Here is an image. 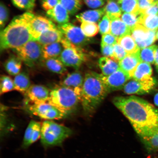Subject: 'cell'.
<instances>
[{"instance_id": "19", "label": "cell", "mask_w": 158, "mask_h": 158, "mask_svg": "<svg viewBox=\"0 0 158 158\" xmlns=\"http://www.w3.org/2000/svg\"><path fill=\"white\" fill-rule=\"evenodd\" d=\"M64 38V35L56 27L44 31L36 41L43 46L60 42Z\"/></svg>"}, {"instance_id": "50", "label": "cell", "mask_w": 158, "mask_h": 158, "mask_svg": "<svg viewBox=\"0 0 158 158\" xmlns=\"http://www.w3.org/2000/svg\"><path fill=\"white\" fill-rule=\"evenodd\" d=\"M154 5L157 4L158 3V0H151Z\"/></svg>"}, {"instance_id": "46", "label": "cell", "mask_w": 158, "mask_h": 158, "mask_svg": "<svg viewBox=\"0 0 158 158\" xmlns=\"http://www.w3.org/2000/svg\"><path fill=\"white\" fill-rule=\"evenodd\" d=\"M88 7L91 8H97L104 5L106 0H84Z\"/></svg>"}, {"instance_id": "45", "label": "cell", "mask_w": 158, "mask_h": 158, "mask_svg": "<svg viewBox=\"0 0 158 158\" xmlns=\"http://www.w3.org/2000/svg\"><path fill=\"white\" fill-rule=\"evenodd\" d=\"M101 51L104 56L114 59L113 45L101 44Z\"/></svg>"}, {"instance_id": "47", "label": "cell", "mask_w": 158, "mask_h": 158, "mask_svg": "<svg viewBox=\"0 0 158 158\" xmlns=\"http://www.w3.org/2000/svg\"><path fill=\"white\" fill-rule=\"evenodd\" d=\"M143 15H158V6L157 4L154 5L145 11Z\"/></svg>"}, {"instance_id": "25", "label": "cell", "mask_w": 158, "mask_h": 158, "mask_svg": "<svg viewBox=\"0 0 158 158\" xmlns=\"http://www.w3.org/2000/svg\"><path fill=\"white\" fill-rule=\"evenodd\" d=\"M13 81L15 90L24 94L31 85L28 74L24 72H21L15 76Z\"/></svg>"}, {"instance_id": "3", "label": "cell", "mask_w": 158, "mask_h": 158, "mask_svg": "<svg viewBox=\"0 0 158 158\" xmlns=\"http://www.w3.org/2000/svg\"><path fill=\"white\" fill-rule=\"evenodd\" d=\"M102 80L101 74L87 73L84 78L81 102L87 113H91L101 103L109 93Z\"/></svg>"}, {"instance_id": "41", "label": "cell", "mask_w": 158, "mask_h": 158, "mask_svg": "<svg viewBox=\"0 0 158 158\" xmlns=\"http://www.w3.org/2000/svg\"><path fill=\"white\" fill-rule=\"evenodd\" d=\"M114 59L119 62L127 56L128 54L121 45L117 44L113 45Z\"/></svg>"}, {"instance_id": "38", "label": "cell", "mask_w": 158, "mask_h": 158, "mask_svg": "<svg viewBox=\"0 0 158 158\" xmlns=\"http://www.w3.org/2000/svg\"><path fill=\"white\" fill-rule=\"evenodd\" d=\"M143 14L124 13L122 15L121 19L131 29L138 24H139V19L140 16Z\"/></svg>"}, {"instance_id": "7", "label": "cell", "mask_w": 158, "mask_h": 158, "mask_svg": "<svg viewBox=\"0 0 158 158\" xmlns=\"http://www.w3.org/2000/svg\"><path fill=\"white\" fill-rule=\"evenodd\" d=\"M13 50L23 62L29 67L34 66L43 60V45L37 41H29Z\"/></svg>"}, {"instance_id": "44", "label": "cell", "mask_w": 158, "mask_h": 158, "mask_svg": "<svg viewBox=\"0 0 158 158\" xmlns=\"http://www.w3.org/2000/svg\"><path fill=\"white\" fill-rule=\"evenodd\" d=\"M41 6L45 10L48 11L54 8L60 2V0H40Z\"/></svg>"}, {"instance_id": "13", "label": "cell", "mask_w": 158, "mask_h": 158, "mask_svg": "<svg viewBox=\"0 0 158 158\" xmlns=\"http://www.w3.org/2000/svg\"><path fill=\"white\" fill-rule=\"evenodd\" d=\"M101 77L110 92L123 89L128 81L131 79L120 68L110 76H105L101 74Z\"/></svg>"}, {"instance_id": "15", "label": "cell", "mask_w": 158, "mask_h": 158, "mask_svg": "<svg viewBox=\"0 0 158 158\" xmlns=\"http://www.w3.org/2000/svg\"><path fill=\"white\" fill-rule=\"evenodd\" d=\"M84 78L78 72L69 73L60 81L59 85L71 89L76 93L81 101Z\"/></svg>"}, {"instance_id": "22", "label": "cell", "mask_w": 158, "mask_h": 158, "mask_svg": "<svg viewBox=\"0 0 158 158\" xmlns=\"http://www.w3.org/2000/svg\"><path fill=\"white\" fill-rule=\"evenodd\" d=\"M98 63L102 74L105 76H110L120 68L118 61L108 57H102Z\"/></svg>"}, {"instance_id": "11", "label": "cell", "mask_w": 158, "mask_h": 158, "mask_svg": "<svg viewBox=\"0 0 158 158\" xmlns=\"http://www.w3.org/2000/svg\"><path fill=\"white\" fill-rule=\"evenodd\" d=\"M157 31L150 30L138 24L131 29V34L139 48L143 49L151 46L155 42Z\"/></svg>"}, {"instance_id": "20", "label": "cell", "mask_w": 158, "mask_h": 158, "mask_svg": "<svg viewBox=\"0 0 158 158\" xmlns=\"http://www.w3.org/2000/svg\"><path fill=\"white\" fill-rule=\"evenodd\" d=\"M152 71L151 64L141 62L134 70L132 79L141 81L152 80L154 78L152 77Z\"/></svg>"}, {"instance_id": "2", "label": "cell", "mask_w": 158, "mask_h": 158, "mask_svg": "<svg viewBox=\"0 0 158 158\" xmlns=\"http://www.w3.org/2000/svg\"><path fill=\"white\" fill-rule=\"evenodd\" d=\"M31 40H34L24 13L14 18L9 24L1 31V52L19 48Z\"/></svg>"}, {"instance_id": "36", "label": "cell", "mask_w": 158, "mask_h": 158, "mask_svg": "<svg viewBox=\"0 0 158 158\" xmlns=\"http://www.w3.org/2000/svg\"><path fill=\"white\" fill-rule=\"evenodd\" d=\"M81 28L86 36L92 37L95 36L98 32L99 27L95 23L83 22Z\"/></svg>"}, {"instance_id": "40", "label": "cell", "mask_w": 158, "mask_h": 158, "mask_svg": "<svg viewBox=\"0 0 158 158\" xmlns=\"http://www.w3.org/2000/svg\"><path fill=\"white\" fill-rule=\"evenodd\" d=\"M110 23L111 21H110V19L108 16H104L98 24L99 29L101 34L104 35L110 33Z\"/></svg>"}, {"instance_id": "53", "label": "cell", "mask_w": 158, "mask_h": 158, "mask_svg": "<svg viewBox=\"0 0 158 158\" xmlns=\"http://www.w3.org/2000/svg\"><path fill=\"white\" fill-rule=\"evenodd\" d=\"M157 5L158 6V3H157Z\"/></svg>"}, {"instance_id": "10", "label": "cell", "mask_w": 158, "mask_h": 158, "mask_svg": "<svg viewBox=\"0 0 158 158\" xmlns=\"http://www.w3.org/2000/svg\"><path fill=\"white\" fill-rule=\"evenodd\" d=\"M57 27L65 39L77 46L82 47L88 44L90 41L85 35L81 28L72 23L58 25Z\"/></svg>"}, {"instance_id": "35", "label": "cell", "mask_w": 158, "mask_h": 158, "mask_svg": "<svg viewBox=\"0 0 158 158\" xmlns=\"http://www.w3.org/2000/svg\"><path fill=\"white\" fill-rule=\"evenodd\" d=\"M15 90L14 81L9 76L2 75L0 79V94L1 95Z\"/></svg>"}, {"instance_id": "37", "label": "cell", "mask_w": 158, "mask_h": 158, "mask_svg": "<svg viewBox=\"0 0 158 158\" xmlns=\"http://www.w3.org/2000/svg\"><path fill=\"white\" fill-rule=\"evenodd\" d=\"M15 6L21 10L31 12L35 6L36 0H11Z\"/></svg>"}, {"instance_id": "27", "label": "cell", "mask_w": 158, "mask_h": 158, "mask_svg": "<svg viewBox=\"0 0 158 158\" xmlns=\"http://www.w3.org/2000/svg\"><path fill=\"white\" fill-rule=\"evenodd\" d=\"M45 66L51 72L60 75L64 74L67 72L66 67L59 58H53L42 60Z\"/></svg>"}, {"instance_id": "5", "label": "cell", "mask_w": 158, "mask_h": 158, "mask_svg": "<svg viewBox=\"0 0 158 158\" xmlns=\"http://www.w3.org/2000/svg\"><path fill=\"white\" fill-rule=\"evenodd\" d=\"M80 101V98L73 90L59 85L50 91L47 103L67 115L76 109Z\"/></svg>"}, {"instance_id": "32", "label": "cell", "mask_w": 158, "mask_h": 158, "mask_svg": "<svg viewBox=\"0 0 158 158\" xmlns=\"http://www.w3.org/2000/svg\"><path fill=\"white\" fill-rule=\"evenodd\" d=\"M141 139L144 147L149 152H155L158 151V131Z\"/></svg>"}, {"instance_id": "51", "label": "cell", "mask_w": 158, "mask_h": 158, "mask_svg": "<svg viewBox=\"0 0 158 158\" xmlns=\"http://www.w3.org/2000/svg\"><path fill=\"white\" fill-rule=\"evenodd\" d=\"M156 39L158 40V30L156 32Z\"/></svg>"}, {"instance_id": "29", "label": "cell", "mask_w": 158, "mask_h": 158, "mask_svg": "<svg viewBox=\"0 0 158 158\" xmlns=\"http://www.w3.org/2000/svg\"><path fill=\"white\" fill-rule=\"evenodd\" d=\"M158 46L153 45L147 48L140 49L139 54L141 62L150 64L155 63V53Z\"/></svg>"}, {"instance_id": "4", "label": "cell", "mask_w": 158, "mask_h": 158, "mask_svg": "<svg viewBox=\"0 0 158 158\" xmlns=\"http://www.w3.org/2000/svg\"><path fill=\"white\" fill-rule=\"evenodd\" d=\"M70 128L52 120H45L41 124V142L45 148L59 147L72 135Z\"/></svg>"}, {"instance_id": "17", "label": "cell", "mask_w": 158, "mask_h": 158, "mask_svg": "<svg viewBox=\"0 0 158 158\" xmlns=\"http://www.w3.org/2000/svg\"><path fill=\"white\" fill-rule=\"evenodd\" d=\"M69 14L59 2L52 9L47 11L46 15L51 20L58 23L59 25H62L69 23Z\"/></svg>"}, {"instance_id": "33", "label": "cell", "mask_w": 158, "mask_h": 158, "mask_svg": "<svg viewBox=\"0 0 158 158\" xmlns=\"http://www.w3.org/2000/svg\"><path fill=\"white\" fill-rule=\"evenodd\" d=\"M84 0H60V3L68 12L74 15L81 8Z\"/></svg>"}, {"instance_id": "30", "label": "cell", "mask_w": 158, "mask_h": 158, "mask_svg": "<svg viewBox=\"0 0 158 158\" xmlns=\"http://www.w3.org/2000/svg\"><path fill=\"white\" fill-rule=\"evenodd\" d=\"M104 8L105 11L110 20L119 18L122 14V10L118 3L114 0H108Z\"/></svg>"}, {"instance_id": "52", "label": "cell", "mask_w": 158, "mask_h": 158, "mask_svg": "<svg viewBox=\"0 0 158 158\" xmlns=\"http://www.w3.org/2000/svg\"><path fill=\"white\" fill-rule=\"evenodd\" d=\"M118 1H123V0H118Z\"/></svg>"}, {"instance_id": "12", "label": "cell", "mask_w": 158, "mask_h": 158, "mask_svg": "<svg viewBox=\"0 0 158 158\" xmlns=\"http://www.w3.org/2000/svg\"><path fill=\"white\" fill-rule=\"evenodd\" d=\"M49 94L50 91L45 86L39 85H31L24 94L25 103L27 106L47 103Z\"/></svg>"}, {"instance_id": "6", "label": "cell", "mask_w": 158, "mask_h": 158, "mask_svg": "<svg viewBox=\"0 0 158 158\" xmlns=\"http://www.w3.org/2000/svg\"><path fill=\"white\" fill-rule=\"evenodd\" d=\"M60 43L64 49L59 59L65 66L77 70L86 60L87 55L85 51L69 42L64 37Z\"/></svg>"}, {"instance_id": "31", "label": "cell", "mask_w": 158, "mask_h": 158, "mask_svg": "<svg viewBox=\"0 0 158 158\" xmlns=\"http://www.w3.org/2000/svg\"><path fill=\"white\" fill-rule=\"evenodd\" d=\"M139 24L150 30L157 31L158 29V15H142L139 18Z\"/></svg>"}, {"instance_id": "16", "label": "cell", "mask_w": 158, "mask_h": 158, "mask_svg": "<svg viewBox=\"0 0 158 158\" xmlns=\"http://www.w3.org/2000/svg\"><path fill=\"white\" fill-rule=\"evenodd\" d=\"M41 124L39 122L31 120L25 130L22 147L26 149L37 141L41 137Z\"/></svg>"}, {"instance_id": "18", "label": "cell", "mask_w": 158, "mask_h": 158, "mask_svg": "<svg viewBox=\"0 0 158 158\" xmlns=\"http://www.w3.org/2000/svg\"><path fill=\"white\" fill-rule=\"evenodd\" d=\"M139 52V51L133 54H128L118 62L120 68L129 75L131 79L134 70L139 63L141 62Z\"/></svg>"}, {"instance_id": "42", "label": "cell", "mask_w": 158, "mask_h": 158, "mask_svg": "<svg viewBox=\"0 0 158 158\" xmlns=\"http://www.w3.org/2000/svg\"><path fill=\"white\" fill-rule=\"evenodd\" d=\"M118 40L113 35L108 33L102 35L101 44L114 45L117 43Z\"/></svg>"}, {"instance_id": "28", "label": "cell", "mask_w": 158, "mask_h": 158, "mask_svg": "<svg viewBox=\"0 0 158 158\" xmlns=\"http://www.w3.org/2000/svg\"><path fill=\"white\" fill-rule=\"evenodd\" d=\"M118 43L123 47L128 54L137 52L139 50L135 41L130 35H126L118 39Z\"/></svg>"}, {"instance_id": "8", "label": "cell", "mask_w": 158, "mask_h": 158, "mask_svg": "<svg viewBox=\"0 0 158 158\" xmlns=\"http://www.w3.org/2000/svg\"><path fill=\"white\" fill-rule=\"evenodd\" d=\"M27 110L31 114L45 120L62 119L66 114L48 103L27 105Z\"/></svg>"}, {"instance_id": "43", "label": "cell", "mask_w": 158, "mask_h": 158, "mask_svg": "<svg viewBox=\"0 0 158 158\" xmlns=\"http://www.w3.org/2000/svg\"><path fill=\"white\" fill-rule=\"evenodd\" d=\"M139 12L143 14L145 11L154 5L151 0H138Z\"/></svg>"}, {"instance_id": "9", "label": "cell", "mask_w": 158, "mask_h": 158, "mask_svg": "<svg viewBox=\"0 0 158 158\" xmlns=\"http://www.w3.org/2000/svg\"><path fill=\"white\" fill-rule=\"evenodd\" d=\"M31 35L34 40H37L42 33L49 28L56 27L50 19L31 12L25 13Z\"/></svg>"}, {"instance_id": "1", "label": "cell", "mask_w": 158, "mask_h": 158, "mask_svg": "<svg viewBox=\"0 0 158 158\" xmlns=\"http://www.w3.org/2000/svg\"><path fill=\"white\" fill-rule=\"evenodd\" d=\"M113 103L127 118L141 139L158 131V110L149 102L131 96L116 97Z\"/></svg>"}, {"instance_id": "14", "label": "cell", "mask_w": 158, "mask_h": 158, "mask_svg": "<svg viewBox=\"0 0 158 158\" xmlns=\"http://www.w3.org/2000/svg\"><path fill=\"white\" fill-rule=\"evenodd\" d=\"M131 79L128 81L123 89L124 92L128 94L141 95L148 93L155 87L157 84L155 78L143 81Z\"/></svg>"}, {"instance_id": "24", "label": "cell", "mask_w": 158, "mask_h": 158, "mask_svg": "<svg viewBox=\"0 0 158 158\" xmlns=\"http://www.w3.org/2000/svg\"><path fill=\"white\" fill-rule=\"evenodd\" d=\"M105 13L104 8L98 10H90L77 15L76 19L81 23L87 22L95 23L99 21Z\"/></svg>"}, {"instance_id": "21", "label": "cell", "mask_w": 158, "mask_h": 158, "mask_svg": "<svg viewBox=\"0 0 158 158\" xmlns=\"http://www.w3.org/2000/svg\"><path fill=\"white\" fill-rule=\"evenodd\" d=\"M110 34L118 40L126 35L131 34V28L120 18L110 20Z\"/></svg>"}, {"instance_id": "26", "label": "cell", "mask_w": 158, "mask_h": 158, "mask_svg": "<svg viewBox=\"0 0 158 158\" xmlns=\"http://www.w3.org/2000/svg\"><path fill=\"white\" fill-rule=\"evenodd\" d=\"M60 42L43 46V60L50 58H59L63 50Z\"/></svg>"}, {"instance_id": "48", "label": "cell", "mask_w": 158, "mask_h": 158, "mask_svg": "<svg viewBox=\"0 0 158 158\" xmlns=\"http://www.w3.org/2000/svg\"><path fill=\"white\" fill-rule=\"evenodd\" d=\"M155 64L156 69L158 72V46L155 53Z\"/></svg>"}, {"instance_id": "23", "label": "cell", "mask_w": 158, "mask_h": 158, "mask_svg": "<svg viewBox=\"0 0 158 158\" xmlns=\"http://www.w3.org/2000/svg\"><path fill=\"white\" fill-rule=\"evenodd\" d=\"M22 62L17 55H12L6 60L4 66L8 73L15 76L21 72Z\"/></svg>"}, {"instance_id": "39", "label": "cell", "mask_w": 158, "mask_h": 158, "mask_svg": "<svg viewBox=\"0 0 158 158\" xmlns=\"http://www.w3.org/2000/svg\"><path fill=\"white\" fill-rule=\"evenodd\" d=\"M8 8L3 2L0 3V29L1 31L5 28L6 24L9 19Z\"/></svg>"}, {"instance_id": "49", "label": "cell", "mask_w": 158, "mask_h": 158, "mask_svg": "<svg viewBox=\"0 0 158 158\" xmlns=\"http://www.w3.org/2000/svg\"><path fill=\"white\" fill-rule=\"evenodd\" d=\"M154 102L156 105L158 106V92L154 97Z\"/></svg>"}, {"instance_id": "34", "label": "cell", "mask_w": 158, "mask_h": 158, "mask_svg": "<svg viewBox=\"0 0 158 158\" xmlns=\"http://www.w3.org/2000/svg\"><path fill=\"white\" fill-rule=\"evenodd\" d=\"M118 5L122 11L126 13L138 14L139 11L138 0H123L118 1Z\"/></svg>"}]
</instances>
